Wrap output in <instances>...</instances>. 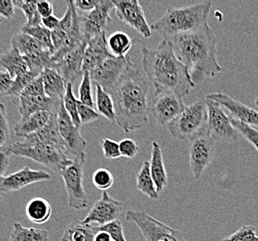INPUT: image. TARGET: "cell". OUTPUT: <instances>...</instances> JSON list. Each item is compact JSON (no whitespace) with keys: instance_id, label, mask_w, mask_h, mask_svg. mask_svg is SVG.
<instances>
[{"instance_id":"cell-34","label":"cell","mask_w":258,"mask_h":241,"mask_svg":"<svg viewBox=\"0 0 258 241\" xmlns=\"http://www.w3.org/2000/svg\"><path fill=\"white\" fill-rule=\"evenodd\" d=\"M21 33L32 36L34 39L39 43L40 45H43L47 51H50L52 54H54V46L52 42L51 31L45 28L43 25L28 26L24 24L21 28Z\"/></svg>"},{"instance_id":"cell-48","label":"cell","mask_w":258,"mask_h":241,"mask_svg":"<svg viewBox=\"0 0 258 241\" xmlns=\"http://www.w3.org/2000/svg\"><path fill=\"white\" fill-rule=\"evenodd\" d=\"M15 4L12 0H0V16L11 20L15 14Z\"/></svg>"},{"instance_id":"cell-33","label":"cell","mask_w":258,"mask_h":241,"mask_svg":"<svg viewBox=\"0 0 258 241\" xmlns=\"http://www.w3.org/2000/svg\"><path fill=\"white\" fill-rule=\"evenodd\" d=\"M96 112L110 122L116 121L115 104L112 95L99 85H96Z\"/></svg>"},{"instance_id":"cell-45","label":"cell","mask_w":258,"mask_h":241,"mask_svg":"<svg viewBox=\"0 0 258 241\" xmlns=\"http://www.w3.org/2000/svg\"><path fill=\"white\" fill-rule=\"evenodd\" d=\"M41 95H46L45 93V88H44V84H43L42 74L39 77L34 79L33 82H31L23 89L19 97H41Z\"/></svg>"},{"instance_id":"cell-51","label":"cell","mask_w":258,"mask_h":241,"mask_svg":"<svg viewBox=\"0 0 258 241\" xmlns=\"http://www.w3.org/2000/svg\"><path fill=\"white\" fill-rule=\"evenodd\" d=\"M11 153L6 150L0 152V182L4 178V174L10 165Z\"/></svg>"},{"instance_id":"cell-10","label":"cell","mask_w":258,"mask_h":241,"mask_svg":"<svg viewBox=\"0 0 258 241\" xmlns=\"http://www.w3.org/2000/svg\"><path fill=\"white\" fill-rule=\"evenodd\" d=\"M133 65L135 64L130 57H110L98 67L91 71V80L95 85L101 86L110 94L116 84Z\"/></svg>"},{"instance_id":"cell-39","label":"cell","mask_w":258,"mask_h":241,"mask_svg":"<svg viewBox=\"0 0 258 241\" xmlns=\"http://www.w3.org/2000/svg\"><path fill=\"white\" fill-rule=\"evenodd\" d=\"M93 184L96 185L98 189L107 191L112 186L114 183V177L111 172L106 168H99L96 170L92 176Z\"/></svg>"},{"instance_id":"cell-32","label":"cell","mask_w":258,"mask_h":241,"mask_svg":"<svg viewBox=\"0 0 258 241\" xmlns=\"http://www.w3.org/2000/svg\"><path fill=\"white\" fill-rule=\"evenodd\" d=\"M96 231L93 225H84L80 221L68 225L61 241H94Z\"/></svg>"},{"instance_id":"cell-2","label":"cell","mask_w":258,"mask_h":241,"mask_svg":"<svg viewBox=\"0 0 258 241\" xmlns=\"http://www.w3.org/2000/svg\"><path fill=\"white\" fill-rule=\"evenodd\" d=\"M142 65L155 90L168 91L183 98L197 85L185 65L176 56L168 38H163L155 50L142 46Z\"/></svg>"},{"instance_id":"cell-13","label":"cell","mask_w":258,"mask_h":241,"mask_svg":"<svg viewBox=\"0 0 258 241\" xmlns=\"http://www.w3.org/2000/svg\"><path fill=\"white\" fill-rule=\"evenodd\" d=\"M182 98L174 93L155 90L152 98L150 112L157 124L167 126L185 109Z\"/></svg>"},{"instance_id":"cell-53","label":"cell","mask_w":258,"mask_h":241,"mask_svg":"<svg viewBox=\"0 0 258 241\" xmlns=\"http://www.w3.org/2000/svg\"><path fill=\"white\" fill-rule=\"evenodd\" d=\"M94 241H114L112 237L104 231H97L95 235Z\"/></svg>"},{"instance_id":"cell-7","label":"cell","mask_w":258,"mask_h":241,"mask_svg":"<svg viewBox=\"0 0 258 241\" xmlns=\"http://www.w3.org/2000/svg\"><path fill=\"white\" fill-rule=\"evenodd\" d=\"M125 218L139 228L146 241H186L181 231L168 226L148 213L128 211Z\"/></svg>"},{"instance_id":"cell-44","label":"cell","mask_w":258,"mask_h":241,"mask_svg":"<svg viewBox=\"0 0 258 241\" xmlns=\"http://www.w3.org/2000/svg\"><path fill=\"white\" fill-rule=\"evenodd\" d=\"M102 151L104 156L109 159L114 160L121 157V154L119 152V144L117 141L113 140L110 138H103L101 142Z\"/></svg>"},{"instance_id":"cell-12","label":"cell","mask_w":258,"mask_h":241,"mask_svg":"<svg viewBox=\"0 0 258 241\" xmlns=\"http://www.w3.org/2000/svg\"><path fill=\"white\" fill-rule=\"evenodd\" d=\"M208 104V133L214 141L235 142L239 132L233 126L230 117L223 107L218 102L206 98Z\"/></svg>"},{"instance_id":"cell-6","label":"cell","mask_w":258,"mask_h":241,"mask_svg":"<svg viewBox=\"0 0 258 241\" xmlns=\"http://www.w3.org/2000/svg\"><path fill=\"white\" fill-rule=\"evenodd\" d=\"M24 139L23 142L13 143L7 151L17 157L31 159L59 174L73 163V160L69 158L66 152L56 147L26 138Z\"/></svg>"},{"instance_id":"cell-36","label":"cell","mask_w":258,"mask_h":241,"mask_svg":"<svg viewBox=\"0 0 258 241\" xmlns=\"http://www.w3.org/2000/svg\"><path fill=\"white\" fill-rule=\"evenodd\" d=\"M63 105L68 114L70 115V117L72 118L73 124L81 128L82 125L79 119L78 100L76 99V97L73 93V84L67 83L66 92L63 97Z\"/></svg>"},{"instance_id":"cell-28","label":"cell","mask_w":258,"mask_h":241,"mask_svg":"<svg viewBox=\"0 0 258 241\" xmlns=\"http://www.w3.org/2000/svg\"><path fill=\"white\" fill-rule=\"evenodd\" d=\"M67 10L64 14V16L60 20V23L58 27L51 32L52 35V42L54 46V53L60 49L63 45L68 35L70 34V31L73 26V1H67Z\"/></svg>"},{"instance_id":"cell-31","label":"cell","mask_w":258,"mask_h":241,"mask_svg":"<svg viewBox=\"0 0 258 241\" xmlns=\"http://www.w3.org/2000/svg\"><path fill=\"white\" fill-rule=\"evenodd\" d=\"M9 241H48V232L35 227H25L14 223Z\"/></svg>"},{"instance_id":"cell-11","label":"cell","mask_w":258,"mask_h":241,"mask_svg":"<svg viewBox=\"0 0 258 241\" xmlns=\"http://www.w3.org/2000/svg\"><path fill=\"white\" fill-rule=\"evenodd\" d=\"M56 122L69 158L72 160L78 159L85 161V150L87 143L81 135L80 127L73 124L72 118L66 112L63 105V100L56 113Z\"/></svg>"},{"instance_id":"cell-55","label":"cell","mask_w":258,"mask_h":241,"mask_svg":"<svg viewBox=\"0 0 258 241\" xmlns=\"http://www.w3.org/2000/svg\"><path fill=\"white\" fill-rule=\"evenodd\" d=\"M2 201H3V199H2V197L0 196V203L2 202Z\"/></svg>"},{"instance_id":"cell-43","label":"cell","mask_w":258,"mask_h":241,"mask_svg":"<svg viewBox=\"0 0 258 241\" xmlns=\"http://www.w3.org/2000/svg\"><path fill=\"white\" fill-rule=\"evenodd\" d=\"M79 119L81 125L92 124L101 118V115L96 112L95 109L89 106H86L78 101Z\"/></svg>"},{"instance_id":"cell-49","label":"cell","mask_w":258,"mask_h":241,"mask_svg":"<svg viewBox=\"0 0 258 241\" xmlns=\"http://www.w3.org/2000/svg\"><path fill=\"white\" fill-rule=\"evenodd\" d=\"M73 2H74V6L77 11L84 12V13H88V12H92L98 5L100 0H76Z\"/></svg>"},{"instance_id":"cell-25","label":"cell","mask_w":258,"mask_h":241,"mask_svg":"<svg viewBox=\"0 0 258 241\" xmlns=\"http://www.w3.org/2000/svg\"><path fill=\"white\" fill-rule=\"evenodd\" d=\"M45 95L51 99L62 100L66 92L67 83L60 73L53 68H46L42 73Z\"/></svg>"},{"instance_id":"cell-52","label":"cell","mask_w":258,"mask_h":241,"mask_svg":"<svg viewBox=\"0 0 258 241\" xmlns=\"http://www.w3.org/2000/svg\"><path fill=\"white\" fill-rule=\"evenodd\" d=\"M59 23H60V20L55 15H51L49 17L42 18V25L51 32H53L54 30H56L58 27Z\"/></svg>"},{"instance_id":"cell-56","label":"cell","mask_w":258,"mask_h":241,"mask_svg":"<svg viewBox=\"0 0 258 241\" xmlns=\"http://www.w3.org/2000/svg\"><path fill=\"white\" fill-rule=\"evenodd\" d=\"M2 23V18L0 16V23Z\"/></svg>"},{"instance_id":"cell-19","label":"cell","mask_w":258,"mask_h":241,"mask_svg":"<svg viewBox=\"0 0 258 241\" xmlns=\"http://www.w3.org/2000/svg\"><path fill=\"white\" fill-rule=\"evenodd\" d=\"M206 98L218 102L219 105H221L229 112L232 116L231 118L242 124L258 128V111L256 110L247 106L241 101H236L224 93H212Z\"/></svg>"},{"instance_id":"cell-4","label":"cell","mask_w":258,"mask_h":241,"mask_svg":"<svg viewBox=\"0 0 258 241\" xmlns=\"http://www.w3.org/2000/svg\"><path fill=\"white\" fill-rule=\"evenodd\" d=\"M211 8L212 2L205 1L190 6L168 9L152 23V31L159 33L164 38L195 32L208 25Z\"/></svg>"},{"instance_id":"cell-27","label":"cell","mask_w":258,"mask_h":241,"mask_svg":"<svg viewBox=\"0 0 258 241\" xmlns=\"http://www.w3.org/2000/svg\"><path fill=\"white\" fill-rule=\"evenodd\" d=\"M52 213L53 209L50 203L41 197H36L29 201L25 208L27 218L34 224H45L50 219Z\"/></svg>"},{"instance_id":"cell-30","label":"cell","mask_w":258,"mask_h":241,"mask_svg":"<svg viewBox=\"0 0 258 241\" xmlns=\"http://www.w3.org/2000/svg\"><path fill=\"white\" fill-rule=\"evenodd\" d=\"M135 41L124 32H115L107 38V46L113 56L122 58L127 56Z\"/></svg>"},{"instance_id":"cell-1","label":"cell","mask_w":258,"mask_h":241,"mask_svg":"<svg viewBox=\"0 0 258 241\" xmlns=\"http://www.w3.org/2000/svg\"><path fill=\"white\" fill-rule=\"evenodd\" d=\"M149 81L133 65L113 88L116 123L129 134L143 129L148 123L150 104L148 100Z\"/></svg>"},{"instance_id":"cell-35","label":"cell","mask_w":258,"mask_h":241,"mask_svg":"<svg viewBox=\"0 0 258 241\" xmlns=\"http://www.w3.org/2000/svg\"><path fill=\"white\" fill-rule=\"evenodd\" d=\"M15 6L23 11L26 23L28 26H38L42 25V18L37 11V1H26V0H15Z\"/></svg>"},{"instance_id":"cell-26","label":"cell","mask_w":258,"mask_h":241,"mask_svg":"<svg viewBox=\"0 0 258 241\" xmlns=\"http://www.w3.org/2000/svg\"><path fill=\"white\" fill-rule=\"evenodd\" d=\"M0 66L10 73L13 80L30 72L27 62L20 52L13 47L0 56Z\"/></svg>"},{"instance_id":"cell-9","label":"cell","mask_w":258,"mask_h":241,"mask_svg":"<svg viewBox=\"0 0 258 241\" xmlns=\"http://www.w3.org/2000/svg\"><path fill=\"white\" fill-rule=\"evenodd\" d=\"M84 164V160H73V163L60 174L67 191L68 204L73 210H83L89 205L83 183Z\"/></svg>"},{"instance_id":"cell-14","label":"cell","mask_w":258,"mask_h":241,"mask_svg":"<svg viewBox=\"0 0 258 241\" xmlns=\"http://www.w3.org/2000/svg\"><path fill=\"white\" fill-rule=\"evenodd\" d=\"M113 9H115L113 1L100 0L98 5L92 12L80 15L81 28L85 39L88 41L106 32L112 22L110 14Z\"/></svg>"},{"instance_id":"cell-8","label":"cell","mask_w":258,"mask_h":241,"mask_svg":"<svg viewBox=\"0 0 258 241\" xmlns=\"http://www.w3.org/2000/svg\"><path fill=\"white\" fill-rule=\"evenodd\" d=\"M11 45L23 57L30 71L42 74L46 68H52L53 54L28 34L21 32L14 34Z\"/></svg>"},{"instance_id":"cell-5","label":"cell","mask_w":258,"mask_h":241,"mask_svg":"<svg viewBox=\"0 0 258 241\" xmlns=\"http://www.w3.org/2000/svg\"><path fill=\"white\" fill-rule=\"evenodd\" d=\"M208 104L203 99L185 107L178 117L167 125L169 134L179 140H194L208 133Z\"/></svg>"},{"instance_id":"cell-15","label":"cell","mask_w":258,"mask_h":241,"mask_svg":"<svg viewBox=\"0 0 258 241\" xmlns=\"http://www.w3.org/2000/svg\"><path fill=\"white\" fill-rule=\"evenodd\" d=\"M113 3L116 15L122 23L138 32L143 37H151V25L147 23L145 12L138 0H120L113 1Z\"/></svg>"},{"instance_id":"cell-22","label":"cell","mask_w":258,"mask_h":241,"mask_svg":"<svg viewBox=\"0 0 258 241\" xmlns=\"http://www.w3.org/2000/svg\"><path fill=\"white\" fill-rule=\"evenodd\" d=\"M62 100L51 99L47 95L19 97V112L22 119L29 117L36 112H48L52 113L57 112Z\"/></svg>"},{"instance_id":"cell-18","label":"cell","mask_w":258,"mask_h":241,"mask_svg":"<svg viewBox=\"0 0 258 241\" xmlns=\"http://www.w3.org/2000/svg\"><path fill=\"white\" fill-rule=\"evenodd\" d=\"M51 179L52 175L49 173L43 170H34L29 166H25L13 174L4 176L0 182V192L12 193L21 190L32 184Z\"/></svg>"},{"instance_id":"cell-20","label":"cell","mask_w":258,"mask_h":241,"mask_svg":"<svg viewBox=\"0 0 258 241\" xmlns=\"http://www.w3.org/2000/svg\"><path fill=\"white\" fill-rule=\"evenodd\" d=\"M87 46V40H84L82 44L69 52L60 61L53 65V69L60 73L66 83L74 84V82L83 76L84 52Z\"/></svg>"},{"instance_id":"cell-3","label":"cell","mask_w":258,"mask_h":241,"mask_svg":"<svg viewBox=\"0 0 258 241\" xmlns=\"http://www.w3.org/2000/svg\"><path fill=\"white\" fill-rule=\"evenodd\" d=\"M168 39L195 84L222 72L217 58V36L209 24L195 32L177 34Z\"/></svg>"},{"instance_id":"cell-29","label":"cell","mask_w":258,"mask_h":241,"mask_svg":"<svg viewBox=\"0 0 258 241\" xmlns=\"http://www.w3.org/2000/svg\"><path fill=\"white\" fill-rule=\"evenodd\" d=\"M136 187L151 200H157L159 193L157 192L155 182L150 173V162L146 161L142 164L140 171L136 175Z\"/></svg>"},{"instance_id":"cell-37","label":"cell","mask_w":258,"mask_h":241,"mask_svg":"<svg viewBox=\"0 0 258 241\" xmlns=\"http://www.w3.org/2000/svg\"><path fill=\"white\" fill-rule=\"evenodd\" d=\"M92 84H93V82L91 80L90 73L84 72L83 79H82V82H81L80 87H79L78 101L86 106L95 109L96 103L94 102V99H93Z\"/></svg>"},{"instance_id":"cell-24","label":"cell","mask_w":258,"mask_h":241,"mask_svg":"<svg viewBox=\"0 0 258 241\" xmlns=\"http://www.w3.org/2000/svg\"><path fill=\"white\" fill-rule=\"evenodd\" d=\"M51 114V112H39L25 119H21V121L13 126L15 135L25 138L38 133L48 124Z\"/></svg>"},{"instance_id":"cell-40","label":"cell","mask_w":258,"mask_h":241,"mask_svg":"<svg viewBox=\"0 0 258 241\" xmlns=\"http://www.w3.org/2000/svg\"><path fill=\"white\" fill-rule=\"evenodd\" d=\"M221 241H258V235L253 225H242L235 233L226 236Z\"/></svg>"},{"instance_id":"cell-38","label":"cell","mask_w":258,"mask_h":241,"mask_svg":"<svg viewBox=\"0 0 258 241\" xmlns=\"http://www.w3.org/2000/svg\"><path fill=\"white\" fill-rule=\"evenodd\" d=\"M94 230L97 231H104L112 237L114 241H126L125 235H124L123 225L120 220H114L112 222H109L106 224H103L100 226L93 225Z\"/></svg>"},{"instance_id":"cell-41","label":"cell","mask_w":258,"mask_h":241,"mask_svg":"<svg viewBox=\"0 0 258 241\" xmlns=\"http://www.w3.org/2000/svg\"><path fill=\"white\" fill-rule=\"evenodd\" d=\"M231 122L240 135H242L246 140L249 141L258 152V130L250 125L242 124L235 119L231 118Z\"/></svg>"},{"instance_id":"cell-23","label":"cell","mask_w":258,"mask_h":241,"mask_svg":"<svg viewBox=\"0 0 258 241\" xmlns=\"http://www.w3.org/2000/svg\"><path fill=\"white\" fill-rule=\"evenodd\" d=\"M151 160H150V173L155 182L158 193H161L168 185V174L163 160L161 147L154 141L151 145Z\"/></svg>"},{"instance_id":"cell-47","label":"cell","mask_w":258,"mask_h":241,"mask_svg":"<svg viewBox=\"0 0 258 241\" xmlns=\"http://www.w3.org/2000/svg\"><path fill=\"white\" fill-rule=\"evenodd\" d=\"M13 79L7 71H0V97L8 95L12 88Z\"/></svg>"},{"instance_id":"cell-50","label":"cell","mask_w":258,"mask_h":241,"mask_svg":"<svg viewBox=\"0 0 258 241\" xmlns=\"http://www.w3.org/2000/svg\"><path fill=\"white\" fill-rule=\"evenodd\" d=\"M37 11L41 18L49 17L51 15H53L54 6L51 2L46 0L37 1Z\"/></svg>"},{"instance_id":"cell-46","label":"cell","mask_w":258,"mask_h":241,"mask_svg":"<svg viewBox=\"0 0 258 241\" xmlns=\"http://www.w3.org/2000/svg\"><path fill=\"white\" fill-rule=\"evenodd\" d=\"M118 144L121 157L133 159L138 154L139 146L134 139L124 138L120 142H118Z\"/></svg>"},{"instance_id":"cell-21","label":"cell","mask_w":258,"mask_h":241,"mask_svg":"<svg viewBox=\"0 0 258 241\" xmlns=\"http://www.w3.org/2000/svg\"><path fill=\"white\" fill-rule=\"evenodd\" d=\"M107 46V38L106 32L96 35L87 41V46L84 52L83 71L89 72L95 70L100 64L112 57Z\"/></svg>"},{"instance_id":"cell-54","label":"cell","mask_w":258,"mask_h":241,"mask_svg":"<svg viewBox=\"0 0 258 241\" xmlns=\"http://www.w3.org/2000/svg\"><path fill=\"white\" fill-rule=\"evenodd\" d=\"M255 105H256V107L258 108V97L256 98V100H255Z\"/></svg>"},{"instance_id":"cell-17","label":"cell","mask_w":258,"mask_h":241,"mask_svg":"<svg viewBox=\"0 0 258 241\" xmlns=\"http://www.w3.org/2000/svg\"><path fill=\"white\" fill-rule=\"evenodd\" d=\"M215 141L208 135H201L191 141L189 161L191 173L196 179L202 176L204 171L212 162Z\"/></svg>"},{"instance_id":"cell-16","label":"cell","mask_w":258,"mask_h":241,"mask_svg":"<svg viewBox=\"0 0 258 241\" xmlns=\"http://www.w3.org/2000/svg\"><path fill=\"white\" fill-rule=\"evenodd\" d=\"M121 210L122 203L109 196L107 191H103L101 198L91 208L86 217L80 222L84 225L100 226L117 220Z\"/></svg>"},{"instance_id":"cell-42","label":"cell","mask_w":258,"mask_h":241,"mask_svg":"<svg viewBox=\"0 0 258 241\" xmlns=\"http://www.w3.org/2000/svg\"><path fill=\"white\" fill-rule=\"evenodd\" d=\"M10 138V124L7 116L6 107L0 102V152L5 151Z\"/></svg>"}]
</instances>
